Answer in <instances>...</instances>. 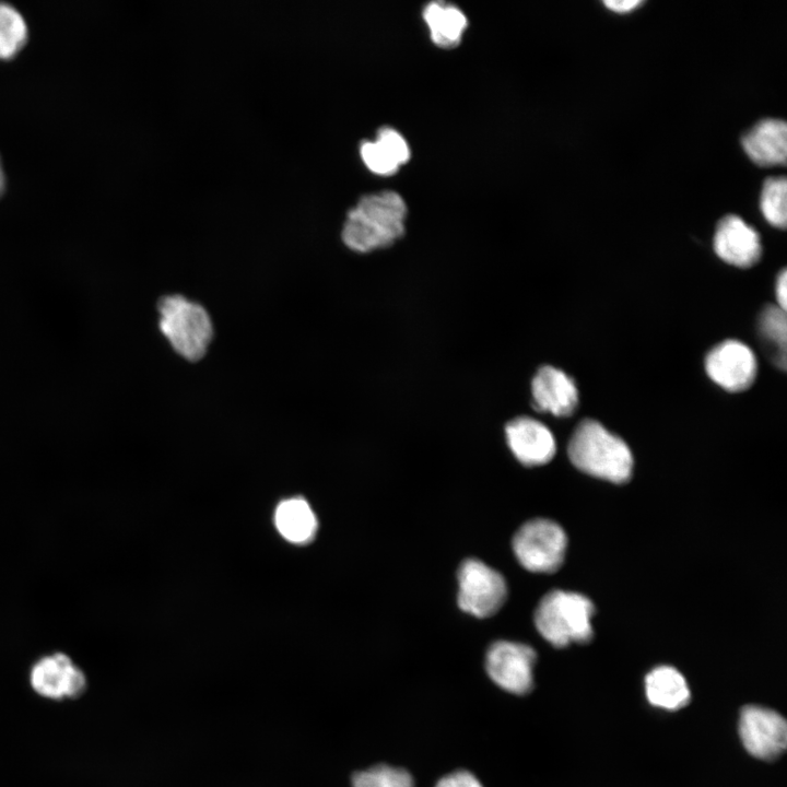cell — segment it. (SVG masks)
I'll use <instances>...</instances> for the list:
<instances>
[{"mask_svg":"<svg viewBox=\"0 0 787 787\" xmlns=\"http://www.w3.org/2000/svg\"><path fill=\"white\" fill-rule=\"evenodd\" d=\"M27 39L23 16L11 5L0 3V59L15 56Z\"/></svg>","mask_w":787,"mask_h":787,"instance_id":"cell-20","label":"cell"},{"mask_svg":"<svg viewBox=\"0 0 787 787\" xmlns=\"http://www.w3.org/2000/svg\"><path fill=\"white\" fill-rule=\"evenodd\" d=\"M28 678L39 696L54 701L77 700L87 689L85 673L63 653L40 657L32 666Z\"/></svg>","mask_w":787,"mask_h":787,"instance_id":"cell-8","label":"cell"},{"mask_svg":"<svg viewBox=\"0 0 787 787\" xmlns=\"http://www.w3.org/2000/svg\"><path fill=\"white\" fill-rule=\"evenodd\" d=\"M536 658V651L526 644L497 641L486 651V673L504 691L524 695L533 686Z\"/></svg>","mask_w":787,"mask_h":787,"instance_id":"cell-7","label":"cell"},{"mask_svg":"<svg viewBox=\"0 0 787 787\" xmlns=\"http://www.w3.org/2000/svg\"><path fill=\"white\" fill-rule=\"evenodd\" d=\"M714 249L724 261L739 268L752 267L762 255L759 233L735 214H728L717 223Z\"/></svg>","mask_w":787,"mask_h":787,"instance_id":"cell-11","label":"cell"},{"mask_svg":"<svg viewBox=\"0 0 787 787\" xmlns=\"http://www.w3.org/2000/svg\"><path fill=\"white\" fill-rule=\"evenodd\" d=\"M360 153L366 167L374 174L393 175L410 160V148L397 130L383 127L374 141L361 144Z\"/></svg>","mask_w":787,"mask_h":787,"instance_id":"cell-15","label":"cell"},{"mask_svg":"<svg viewBox=\"0 0 787 787\" xmlns=\"http://www.w3.org/2000/svg\"><path fill=\"white\" fill-rule=\"evenodd\" d=\"M512 545L524 568L535 573H553L564 561L567 537L557 522L536 518L516 531Z\"/></svg>","mask_w":787,"mask_h":787,"instance_id":"cell-5","label":"cell"},{"mask_svg":"<svg viewBox=\"0 0 787 787\" xmlns=\"http://www.w3.org/2000/svg\"><path fill=\"white\" fill-rule=\"evenodd\" d=\"M645 691L651 705L669 710L682 708L691 697L684 677L670 666L654 668L646 676Z\"/></svg>","mask_w":787,"mask_h":787,"instance_id":"cell-16","label":"cell"},{"mask_svg":"<svg viewBox=\"0 0 787 787\" xmlns=\"http://www.w3.org/2000/svg\"><path fill=\"white\" fill-rule=\"evenodd\" d=\"M352 787H414L409 772L385 764L375 765L352 776Z\"/></svg>","mask_w":787,"mask_h":787,"instance_id":"cell-22","label":"cell"},{"mask_svg":"<svg viewBox=\"0 0 787 787\" xmlns=\"http://www.w3.org/2000/svg\"><path fill=\"white\" fill-rule=\"evenodd\" d=\"M741 143L750 160L761 167L786 164L787 127L782 119L757 121L743 134Z\"/></svg>","mask_w":787,"mask_h":787,"instance_id":"cell-14","label":"cell"},{"mask_svg":"<svg viewBox=\"0 0 787 787\" xmlns=\"http://www.w3.org/2000/svg\"><path fill=\"white\" fill-rule=\"evenodd\" d=\"M607 8L618 13L630 12L639 4L642 0H607L603 2Z\"/></svg>","mask_w":787,"mask_h":787,"instance_id":"cell-25","label":"cell"},{"mask_svg":"<svg viewBox=\"0 0 787 787\" xmlns=\"http://www.w3.org/2000/svg\"><path fill=\"white\" fill-rule=\"evenodd\" d=\"M785 176L768 177L764 180L760 207L768 223L778 228L786 227V190Z\"/></svg>","mask_w":787,"mask_h":787,"instance_id":"cell-21","label":"cell"},{"mask_svg":"<svg viewBox=\"0 0 787 787\" xmlns=\"http://www.w3.org/2000/svg\"><path fill=\"white\" fill-rule=\"evenodd\" d=\"M775 294H776V301L777 306L782 308L783 310H786L787 305V272L784 269L777 278L776 286H775Z\"/></svg>","mask_w":787,"mask_h":787,"instance_id":"cell-24","label":"cell"},{"mask_svg":"<svg viewBox=\"0 0 787 787\" xmlns=\"http://www.w3.org/2000/svg\"><path fill=\"white\" fill-rule=\"evenodd\" d=\"M592 602L582 594L552 590L540 600L535 624L541 636L555 647L586 643L592 637Z\"/></svg>","mask_w":787,"mask_h":787,"instance_id":"cell-3","label":"cell"},{"mask_svg":"<svg viewBox=\"0 0 787 787\" xmlns=\"http://www.w3.org/2000/svg\"><path fill=\"white\" fill-rule=\"evenodd\" d=\"M275 525L286 540L305 542L314 536L317 521L315 514L305 500L290 498L278 506Z\"/></svg>","mask_w":787,"mask_h":787,"instance_id":"cell-18","label":"cell"},{"mask_svg":"<svg viewBox=\"0 0 787 787\" xmlns=\"http://www.w3.org/2000/svg\"><path fill=\"white\" fill-rule=\"evenodd\" d=\"M4 185H5L4 172H3L2 163H1V158H0V196H1V195L3 193V191H4Z\"/></svg>","mask_w":787,"mask_h":787,"instance_id":"cell-26","label":"cell"},{"mask_svg":"<svg viewBox=\"0 0 787 787\" xmlns=\"http://www.w3.org/2000/svg\"><path fill=\"white\" fill-rule=\"evenodd\" d=\"M532 406L555 416H568L578 404V390L574 380L561 369L543 366L531 383Z\"/></svg>","mask_w":787,"mask_h":787,"instance_id":"cell-13","label":"cell"},{"mask_svg":"<svg viewBox=\"0 0 787 787\" xmlns=\"http://www.w3.org/2000/svg\"><path fill=\"white\" fill-rule=\"evenodd\" d=\"M739 735L745 750L756 759L774 760L786 749V721L770 708L744 706L739 718Z\"/></svg>","mask_w":787,"mask_h":787,"instance_id":"cell-9","label":"cell"},{"mask_svg":"<svg viewBox=\"0 0 787 787\" xmlns=\"http://www.w3.org/2000/svg\"><path fill=\"white\" fill-rule=\"evenodd\" d=\"M160 328L173 349L188 361L200 360L212 339V322L207 310L181 295L160 299Z\"/></svg>","mask_w":787,"mask_h":787,"instance_id":"cell-4","label":"cell"},{"mask_svg":"<svg viewBox=\"0 0 787 787\" xmlns=\"http://www.w3.org/2000/svg\"><path fill=\"white\" fill-rule=\"evenodd\" d=\"M435 787H483V785L472 773L460 770L442 777Z\"/></svg>","mask_w":787,"mask_h":787,"instance_id":"cell-23","label":"cell"},{"mask_svg":"<svg viewBox=\"0 0 787 787\" xmlns=\"http://www.w3.org/2000/svg\"><path fill=\"white\" fill-rule=\"evenodd\" d=\"M458 606L477 618L495 614L505 603L507 585L494 568L477 559H467L458 569Z\"/></svg>","mask_w":787,"mask_h":787,"instance_id":"cell-6","label":"cell"},{"mask_svg":"<svg viewBox=\"0 0 787 787\" xmlns=\"http://www.w3.org/2000/svg\"><path fill=\"white\" fill-rule=\"evenodd\" d=\"M705 369L714 383L725 390L738 392L753 384L757 365L749 346L737 340H727L707 353Z\"/></svg>","mask_w":787,"mask_h":787,"instance_id":"cell-10","label":"cell"},{"mask_svg":"<svg viewBox=\"0 0 787 787\" xmlns=\"http://www.w3.org/2000/svg\"><path fill=\"white\" fill-rule=\"evenodd\" d=\"M407 210L403 198L396 191L365 195L348 212L342 239L359 252L390 246L404 233Z\"/></svg>","mask_w":787,"mask_h":787,"instance_id":"cell-1","label":"cell"},{"mask_svg":"<svg viewBox=\"0 0 787 787\" xmlns=\"http://www.w3.org/2000/svg\"><path fill=\"white\" fill-rule=\"evenodd\" d=\"M759 332L766 349L770 351V356L774 364L785 369L787 340L786 310H783L777 305L764 307L759 316Z\"/></svg>","mask_w":787,"mask_h":787,"instance_id":"cell-19","label":"cell"},{"mask_svg":"<svg viewBox=\"0 0 787 787\" xmlns=\"http://www.w3.org/2000/svg\"><path fill=\"white\" fill-rule=\"evenodd\" d=\"M572 463L580 471L610 482L631 478L633 457L629 446L595 420H583L567 446Z\"/></svg>","mask_w":787,"mask_h":787,"instance_id":"cell-2","label":"cell"},{"mask_svg":"<svg viewBox=\"0 0 787 787\" xmlns=\"http://www.w3.org/2000/svg\"><path fill=\"white\" fill-rule=\"evenodd\" d=\"M423 19L433 43L442 48L456 47L468 24L459 8L441 1L428 3L423 10Z\"/></svg>","mask_w":787,"mask_h":787,"instance_id":"cell-17","label":"cell"},{"mask_svg":"<svg viewBox=\"0 0 787 787\" xmlns=\"http://www.w3.org/2000/svg\"><path fill=\"white\" fill-rule=\"evenodd\" d=\"M506 439L519 462L525 466L548 463L555 455L556 444L551 431L541 422L520 416L507 423Z\"/></svg>","mask_w":787,"mask_h":787,"instance_id":"cell-12","label":"cell"}]
</instances>
